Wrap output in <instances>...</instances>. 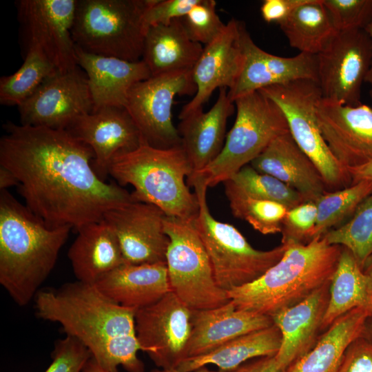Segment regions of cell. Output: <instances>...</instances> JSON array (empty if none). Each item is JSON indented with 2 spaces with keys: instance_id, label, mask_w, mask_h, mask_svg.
<instances>
[{
  "instance_id": "cell-24",
  "label": "cell",
  "mask_w": 372,
  "mask_h": 372,
  "mask_svg": "<svg viewBox=\"0 0 372 372\" xmlns=\"http://www.w3.org/2000/svg\"><path fill=\"white\" fill-rule=\"evenodd\" d=\"M75 50L77 65L87 74L93 111L107 106L125 107L131 88L152 76L142 60L132 62L94 54L76 45Z\"/></svg>"
},
{
  "instance_id": "cell-10",
  "label": "cell",
  "mask_w": 372,
  "mask_h": 372,
  "mask_svg": "<svg viewBox=\"0 0 372 372\" xmlns=\"http://www.w3.org/2000/svg\"><path fill=\"white\" fill-rule=\"evenodd\" d=\"M259 91L281 109L293 138L316 165L327 187L342 189L351 185L347 169L332 154L318 123L316 105L322 97L318 82L298 80Z\"/></svg>"
},
{
  "instance_id": "cell-39",
  "label": "cell",
  "mask_w": 372,
  "mask_h": 372,
  "mask_svg": "<svg viewBox=\"0 0 372 372\" xmlns=\"http://www.w3.org/2000/svg\"><path fill=\"white\" fill-rule=\"evenodd\" d=\"M338 32L363 29L372 21V0H322Z\"/></svg>"
},
{
  "instance_id": "cell-19",
  "label": "cell",
  "mask_w": 372,
  "mask_h": 372,
  "mask_svg": "<svg viewBox=\"0 0 372 372\" xmlns=\"http://www.w3.org/2000/svg\"><path fill=\"white\" fill-rule=\"evenodd\" d=\"M66 130L91 148L93 169L104 181L114 158L136 149L142 142L141 134L125 107H101L80 116Z\"/></svg>"
},
{
  "instance_id": "cell-32",
  "label": "cell",
  "mask_w": 372,
  "mask_h": 372,
  "mask_svg": "<svg viewBox=\"0 0 372 372\" xmlns=\"http://www.w3.org/2000/svg\"><path fill=\"white\" fill-rule=\"evenodd\" d=\"M279 25L291 48L314 55L321 52L338 32L322 0H309Z\"/></svg>"
},
{
  "instance_id": "cell-31",
  "label": "cell",
  "mask_w": 372,
  "mask_h": 372,
  "mask_svg": "<svg viewBox=\"0 0 372 372\" xmlns=\"http://www.w3.org/2000/svg\"><path fill=\"white\" fill-rule=\"evenodd\" d=\"M371 303L372 293L367 277L352 253L342 247L338 265L331 280L329 300L321 327L322 333L344 314Z\"/></svg>"
},
{
  "instance_id": "cell-11",
  "label": "cell",
  "mask_w": 372,
  "mask_h": 372,
  "mask_svg": "<svg viewBox=\"0 0 372 372\" xmlns=\"http://www.w3.org/2000/svg\"><path fill=\"white\" fill-rule=\"evenodd\" d=\"M196 92L192 70L151 76L136 83L129 92L125 108L142 141L161 149L181 145L172 122V104L176 96H192Z\"/></svg>"
},
{
  "instance_id": "cell-38",
  "label": "cell",
  "mask_w": 372,
  "mask_h": 372,
  "mask_svg": "<svg viewBox=\"0 0 372 372\" xmlns=\"http://www.w3.org/2000/svg\"><path fill=\"white\" fill-rule=\"evenodd\" d=\"M216 6L214 0H199L181 19L192 40L207 45L223 32L226 24L220 20Z\"/></svg>"
},
{
  "instance_id": "cell-8",
  "label": "cell",
  "mask_w": 372,
  "mask_h": 372,
  "mask_svg": "<svg viewBox=\"0 0 372 372\" xmlns=\"http://www.w3.org/2000/svg\"><path fill=\"white\" fill-rule=\"evenodd\" d=\"M234 104L236 120L221 152L204 169L187 177L200 179L207 187L232 178L274 138L289 132L281 109L260 91L241 96Z\"/></svg>"
},
{
  "instance_id": "cell-27",
  "label": "cell",
  "mask_w": 372,
  "mask_h": 372,
  "mask_svg": "<svg viewBox=\"0 0 372 372\" xmlns=\"http://www.w3.org/2000/svg\"><path fill=\"white\" fill-rule=\"evenodd\" d=\"M76 232L68 251L76 280L94 285L125 262L118 238L104 219L86 225Z\"/></svg>"
},
{
  "instance_id": "cell-50",
  "label": "cell",
  "mask_w": 372,
  "mask_h": 372,
  "mask_svg": "<svg viewBox=\"0 0 372 372\" xmlns=\"http://www.w3.org/2000/svg\"><path fill=\"white\" fill-rule=\"evenodd\" d=\"M83 372H109L101 366L91 357L86 363Z\"/></svg>"
},
{
  "instance_id": "cell-14",
  "label": "cell",
  "mask_w": 372,
  "mask_h": 372,
  "mask_svg": "<svg viewBox=\"0 0 372 372\" xmlns=\"http://www.w3.org/2000/svg\"><path fill=\"white\" fill-rule=\"evenodd\" d=\"M93 108L87 79L78 68L49 76L18 106L21 125L62 130Z\"/></svg>"
},
{
  "instance_id": "cell-36",
  "label": "cell",
  "mask_w": 372,
  "mask_h": 372,
  "mask_svg": "<svg viewBox=\"0 0 372 372\" xmlns=\"http://www.w3.org/2000/svg\"><path fill=\"white\" fill-rule=\"evenodd\" d=\"M322 237L330 245L348 249L362 267L372 254V192L360 203L347 222Z\"/></svg>"
},
{
  "instance_id": "cell-5",
  "label": "cell",
  "mask_w": 372,
  "mask_h": 372,
  "mask_svg": "<svg viewBox=\"0 0 372 372\" xmlns=\"http://www.w3.org/2000/svg\"><path fill=\"white\" fill-rule=\"evenodd\" d=\"M192 169L181 145L161 149L142 141L136 149L112 160L109 175L123 187L130 185L133 200L153 204L167 216L193 219L199 210L187 184Z\"/></svg>"
},
{
  "instance_id": "cell-34",
  "label": "cell",
  "mask_w": 372,
  "mask_h": 372,
  "mask_svg": "<svg viewBox=\"0 0 372 372\" xmlns=\"http://www.w3.org/2000/svg\"><path fill=\"white\" fill-rule=\"evenodd\" d=\"M372 192V180H364L335 192H325L315 203L317 219L312 240L322 238L349 217Z\"/></svg>"
},
{
  "instance_id": "cell-52",
  "label": "cell",
  "mask_w": 372,
  "mask_h": 372,
  "mask_svg": "<svg viewBox=\"0 0 372 372\" xmlns=\"http://www.w3.org/2000/svg\"><path fill=\"white\" fill-rule=\"evenodd\" d=\"M150 372H181L177 369H154L150 371ZM195 372H221V371H210L206 368V366H203L196 370Z\"/></svg>"
},
{
  "instance_id": "cell-40",
  "label": "cell",
  "mask_w": 372,
  "mask_h": 372,
  "mask_svg": "<svg viewBox=\"0 0 372 372\" xmlns=\"http://www.w3.org/2000/svg\"><path fill=\"white\" fill-rule=\"evenodd\" d=\"M317 219V207L313 201H306L287 210L282 223V244H307Z\"/></svg>"
},
{
  "instance_id": "cell-15",
  "label": "cell",
  "mask_w": 372,
  "mask_h": 372,
  "mask_svg": "<svg viewBox=\"0 0 372 372\" xmlns=\"http://www.w3.org/2000/svg\"><path fill=\"white\" fill-rule=\"evenodd\" d=\"M76 3L77 0H21L17 3L28 45L39 48L59 72L77 68L72 36Z\"/></svg>"
},
{
  "instance_id": "cell-6",
  "label": "cell",
  "mask_w": 372,
  "mask_h": 372,
  "mask_svg": "<svg viewBox=\"0 0 372 372\" xmlns=\"http://www.w3.org/2000/svg\"><path fill=\"white\" fill-rule=\"evenodd\" d=\"M194 189L199 210L193 223L211 262L218 285L226 291L249 284L262 276L283 256L288 244L267 251L254 248L233 225L217 220L211 214L207 187L199 179L188 178Z\"/></svg>"
},
{
  "instance_id": "cell-37",
  "label": "cell",
  "mask_w": 372,
  "mask_h": 372,
  "mask_svg": "<svg viewBox=\"0 0 372 372\" xmlns=\"http://www.w3.org/2000/svg\"><path fill=\"white\" fill-rule=\"evenodd\" d=\"M227 180L249 196L277 202L288 209L305 202L297 191L272 176L258 172L250 165L244 166Z\"/></svg>"
},
{
  "instance_id": "cell-43",
  "label": "cell",
  "mask_w": 372,
  "mask_h": 372,
  "mask_svg": "<svg viewBox=\"0 0 372 372\" xmlns=\"http://www.w3.org/2000/svg\"><path fill=\"white\" fill-rule=\"evenodd\" d=\"M338 372H372V343L359 336L347 347Z\"/></svg>"
},
{
  "instance_id": "cell-2",
  "label": "cell",
  "mask_w": 372,
  "mask_h": 372,
  "mask_svg": "<svg viewBox=\"0 0 372 372\" xmlns=\"http://www.w3.org/2000/svg\"><path fill=\"white\" fill-rule=\"evenodd\" d=\"M37 317L59 323L65 335L80 341L109 372H145L135 331V313L103 295L93 284L78 280L40 289L34 296Z\"/></svg>"
},
{
  "instance_id": "cell-23",
  "label": "cell",
  "mask_w": 372,
  "mask_h": 372,
  "mask_svg": "<svg viewBox=\"0 0 372 372\" xmlns=\"http://www.w3.org/2000/svg\"><path fill=\"white\" fill-rule=\"evenodd\" d=\"M227 90L226 87L219 89L216 101L209 111L205 112L203 108L198 109L180 119L178 124L177 130L181 146L192 174L207 167L223 149L227 119L235 107Z\"/></svg>"
},
{
  "instance_id": "cell-51",
  "label": "cell",
  "mask_w": 372,
  "mask_h": 372,
  "mask_svg": "<svg viewBox=\"0 0 372 372\" xmlns=\"http://www.w3.org/2000/svg\"><path fill=\"white\" fill-rule=\"evenodd\" d=\"M364 30L369 35L371 43V52H372V21L365 28ZM365 83L370 85L372 89V56L370 68L365 79Z\"/></svg>"
},
{
  "instance_id": "cell-20",
  "label": "cell",
  "mask_w": 372,
  "mask_h": 372,
  "mask_svg": "<svg viewBox=\"0 0 372 372\" xmlns=\"http://www.w3.org/2000/svg\"><path fill=\"white\" fill-rule=\"evenodd\" d=\"M240 23L231 19L223 32L203 48L192 69L196 92L183 107L178 116L180 120L203 108L217 88L230 90L236 83L243 62Z\"/></svg>"
},
{
  "instance_id": "cell-12",
  "label": "cell",
  "mask_w": 372,
  "mask_h": 372,
  "mask_svg": "<svg viewBox=\"0 0 372 372\" xmlns=\"http://www.w3.org/2000/svg\"><path fill=\"white\" fill-rule=\"evenodd\" d=\"M371 43L363 29L337 32L317 54L322 97L343 105L361 104V88L371 63Z\"/></svg>"
},
{
  "instance_id": "cell-9",
  "label": "cell",
  "mask_w": 372,
  "mask_h": 372,
  "mask_svg": "<svg viewBox=\"0 0 372 372\" xmlns=\"http://www.w3.org/2000/svg\"><path fill=\"white\" fill-rule=\"evenodd\" d=\"M164 229L169 239L165 262L171 291L192 310L214 309L229 302L227 291L216 281L193 219L166 216Z\"/></svg>"
},
{
  "instance_id": "cell-47",
  "label": "cell",
  "mask_w": 372,
  "mask_h": 372,
  "mask_svg": "<svg viewBox=\"0 0 372 372\" xmlns=\"http://www.w3.org/2000/svg\"><path fill=\"white\" fill-rule=\"evenodd\" d=\"M18 184L14 175L8 169L0 165V190L18 186Z\"/></svg>"
},
{
  "instance_id": "cell-49",
  "label": "cell",
  "mask_w": 372,
  "mask_h": 372,
  "mask_svg": "<svg viewBox=\"0 0 372 372\" xmlns=\"http://www.w3.org/2000/svg\"><path fill=\"white\" fill-rule=\"evenodd\" d=\"M361 335L372 343V314L366 318Z\"/></svg>"
},
{
  "instance_id": "cell-25",
  "label": "cell",
  "mask_w": 372,
  "mask_h": 372,
  "mask_svg": "<svg viewBox=\"0 0 372 372\" xmlns=\"http://www.w3.org/2000/svg\"><path fill=\"white\" fill-rule=\"evenodd\" d=\"M185 359L207 354L242 335L273 325L271 317L240 310L230 300L211 309L192 310Z\"/></svg>"
},
{
  "instance_id": "cell-45",
  "label": "cell",
  "mask_w": 372,
  "mask_h": 372,
  "mask_svg": "<svg viewBox=\"0 0 372 372\" xmlns=\"http://www.w3.org/2000/svg\"><path fill=\"white\" fill-rule=\"evenodd\" d=\"M229 372H281L276 356L267 355L257 358L249 363H243Z\"/></svg>"
},
{
  "instance_id": "cell-13",
  "label": "cell",
  "mask_w": 372,
  "mask_h": 372,
  "mask_svg": "<svg viewBox=\"0 0 372 372\" xmlns=\"http://www.w3.org/2000/svg\"><path fill=\"white\" fill-rule=\"evenodd\" d=\"M192 310L172 291L135 313L137 339L159 369L176 368L185 359Z\"/></svg>"
},
{
  "instance_id": "cell-42",
  "label": "cell",
  "mask_w": 372,
  "mask_h": 372,
  "mask_svg": "<svg viewBox=\"0 0 372 372\" xmlns=\"http://www.w3.org/2000/svg\"><path fill=\"white\" fill-rule=\"evenodd\" d=\"M199 0H149L144 13L147 29L155 25H166L176 19L183 18Z\"/></svg>"
},
{
  "instance_id": "cell-41",
  "label": "cell",
  "mask_w": 372,
  "mask_h": 372,
  "mask_svg": "<svg viewBox=\"0 0 372 372\" xmlns=\"http://www.w3.org/2000/svg\"><path fill=\"white\" fill-rule=\"evenodd\" d=\"M92 357L90 351L75 338L66 335L54 342L52 362L45 372H83Z\"/></svg>"
},
{
  "instance_id": "cell-44",
  "label": "cell",
  "mask_w": 372,
  "mask_h": 372,
  "mask_svg": "<svg viewBox=\"0 0 372 372\" xmlns=\"http://www.w3.org/2000/svg\"><path fill=\"white\" fill-rule=\"evenodd\" d=\"M309 0H265L260 10L262 18L267 23L280 24L299 6Z\"/></svg>"
},
{
  "instance_id": "cell-29",
  "label": "cell",
  "mask_w": 372,
  "mask_h": 372,
  "mask_svg": "<svg viewBox=\"0 0 372 372\" xmlns=\"http://www.w3.org/2000/svg\"><path fill=\"white\" fill-rule=\"evenodd\" d=\"M372 303L356 307L338 318L320 335L315 347L285 372H338L349 345L361 335Z\"/></svg>"
},
{
  "instance_id": "cell-30",
  "label": "cell",
  "mask_w": 372,
  "mask_h": 372,
  "mask_svg": "<svg viewBox=\"0 0 372 372\" xmlns=\"http://www.w3.org/2000/svg\"><path fill=\"white\" fill-rule=\"evenodd\" d=\"M281 341L280 331L273 324L237 337L207 354L186 358L176 369L181 372H192L207 364H214L220 371L229 372L248 360L276 355Z\"/></svg>"
},
{
  "instance_id": "cell-4",
  "label": "cell",
  "mask_w": 372,
  "mask_h": 372,
  "mask_svg": "<svg viewBox=\"0 0 372 372\" xmlns=\"http://www.w3.org/2000/svg\"><path fill=\"white\" fill-rule=\"evenodd\" d=\"M282 258L255 281L227 291L235 307L273 316L293 307L331 280L342 247L324 237L288 244Z\"/></svg>"
},
{
  "instance_id": "cell-18",
  "label": "cell",
  "mask_w": 372,
  "mask_h": 372,
  "mask_svg": "<svg viewBox=\"0 0 372 372\" xmlns=\"http://www.w3.org/2000/svg\"><path fill=\"white\" fill-rule=\"evenodd\" d=\"M240 37L243 62L236 83L228 90L232 101L272 85L304 79L318 82L317 55L300 52L283 57L267 52L254 43L242 22Z\"/></svg>"
},
{
  "instance_id": "cell-1",
  "label": "cell",
  "mask_w": 372,
  "mask_h": 372,
  "mask_svg": "<svg viewBox=\"0 0 372 372\" xmlns=\"http://www.w3.org/2000/svg\"><path fill=\"white\" fill-rule=\"evenodd\" d=\"M0 140V165L18 180L25 206L50 227H82L133 201L116 183L101 180L91 148L68 130L8 121Z\"/></svg>"
},
{
  "instance_id": "cell-35",
  "label": "cell",
  "mask_w": 372,
  "mask_h": 372,
  "mask_svg": "<svg viewBox=\"0 0 372 372\" xmlns=\"http://www.w3.org/2000/svg\"><path fill=\"white\" fill-rule=\"evenodd\" d=\"M232 214L247 221L260 233H281L282 223L288 209L277 202L249 196L237 189L229 180L223 183Z\"/></svg>"
},
{
  "instance_id": "cell-33",
  "label": "cell",
  "mask_w": 372,
  "mask_h": 372,
  "mask_svg": "<svg viewBox=\"0 0 372 372\" xmlns=\"http://www.w3.org/2000/svg\"><path fill=\"white\" fill-rule=\"evenodd\" d=\"M56 72L55 67L39 48L28 45L25 60L19 69L0 79V103L19 106L47 78Z\"/></svg>"
},
{
  "instance_id": "cell-16",
  "label": "cell",
  "mask_w": 372,
  "mask_h": 372,
  "mask_svg": "<svg viewBox=\"0 0 372 372\" xmlns=\"http://www.w3.org/2000/svg\"><path fill=\"white\" fill-rule=\"evenodd\" d=\"M316 114L325 142L345 169L372 161V107L343 105L321 97Z\"/></svg>"
},
{
  "instance_id": "cell-26",
  "label": "cell",
  "mask_w": 372,
  "mask_h": 372,
  "mask_svg": "<svg viewBox=\"0 0 372 372\" xmlns=\"http://www.w3.org/2000/svg\"><path fill=\"white\" fill-rule=\"evenodd\" d=\"M94 285L114 302L135 311L154 304L172 291L166 263L124 262Z\"/></svg>"
},
{
  "instance_id": "cell-48",
  "label": "cell",
  "mask_w": 372,
  "mask_h": 372,
  "mask_svg": "<svg viewBox=\"0 0 372 372\" xmlns=\"http://www.w3.org/2000/svg\"><path fill=\"white\" fill-rule=\"evenodd\" d=\"M362 269L368 278L370 292L372 293V254L364 262Z\"/></svg>"
},
{
  "instance_id": "cell-46",
  "label": "cell",
  "mask_w": 372,
  "mask_h": 372,
  "mask_svg": "<svg viewBox=\"0 0 372 372\" xmlns=\"http://www.w3.org/2000/svg\"><path fill=\"white\" fill-rule=\"evenodd\" d=\"M347 171L351 178V184L364 180H372V161L358 167L348 168Z\"/></svg>"
},
{
  "instance_id": "cell-22",
  "label": "cell",
  "mask_w": 372,
  "mask_h": 372,
  "mask_svg": "<svg viewBox=\"0 0 372 372\" xmlns=\"http://www.w3.org/2000/svg\"><path fill=\"white\" fill-rule=\"evenodd\" d=\"M250 165L293 188L305 202H315L327 191L317 167L298 147L289 132L274 138Z\"/></svg>"
},
{
  "instance_id": "cell-3",
  "label": "cell",
  "mask_w": 372,
  "mask_h": 372,
  "mask_svg": "<svg viewBox=\"0 0 372 372\" xmlns=\"http://www.w3.org/2000/svg\"><path fill=\"white\" fill-rule=\"evenodd\" d=\"M72 229L48 226L7 189L0 190V284L17 305L34 300Z\"/></svg>"
},
{
  "instance_id": "cell-53",
  "label": "cell",
  "mask_w": 372,
  "mask_h": 372,
  "mask_svg": "<svg viewBox=\"0 0 372 372\" xmlns=\"http://www.w3.org/2000/svg\"><path fill=\"white\" fill-rule=\"evenodd\" d=\"M369 94H370L371 99L372 100V89H371V90L369 92Z\"/></svg>"
},
{
  "instance_id": "cell-21",
  "label": "cell",
  "mask_w": 372,
  "mask_h": 372,
  "mask_svg": "<svg viewBox=\"0 0 372 372\" xmlns=\"http://www.w3.org/2000/svg\"><path fill=\"white\" fill-rule=\"evenodd\" d=\"M331 280L300 303L273 316L282 341L276 360L281 372L310 351L322 335L321 327L329 300Z\"/></svg>"
},
{
  "instance_id": "cell-28",
  "label": "cell",
  "mask_w": 372,
  "mask_h": 372,
  "mask_svg": "<svg viewBox=\"0 0 372 372\" xmlns=\"http://www.w3.org/2000/svg\"><path fill=\"white\" fill-rule=\"evenodd\" d=\"M203 47L189 37L181 19L146 31L141 60L152 76L192 70Z\"/></svg>"
},
{
  "instance_id": "cell-7",
  "label": "cell",
  "mask_w": 372,
  "mask_h": 372,
  "mask_svg": "<svg viewBox=\"0 0 372 372\" xmlns=\"http://www.w3.org/2000/svg\"><path fill=\"white\" fill-rule=\"evenodd\" d=\"M149 0H77L72 36L85 52L136 62L142 59Z\"/></svg>"
},
{
  "instance_id": "cell-17",
  "label": "cell",
  "mask_w": 372,
  "mask_h": 372,
  "mask_svg": "<svg viewBox=\"0 0 372 372\" xmlns=\"http://www.w3.org/2000/svg\"><path fill=\"white\" fill-rule=\"evenodd\" d=\"M166 214L148 203L132 201L107 212L103 219L116 234L126 263H166L169 239Z\"/></svg>"
}]
</instances>
